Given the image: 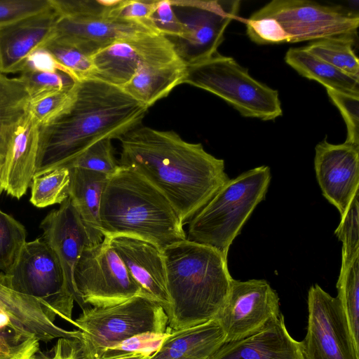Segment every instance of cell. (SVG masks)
I'll return each instance as SVG.
<instances>
[{"label": "cell", "mask_w": 359, "mask_h": 359, "mask_svg": "<svg viewBox=\"0 0 359 359\" xmlns=\"http://www.w3.org/2000/svg\"><path fill=\"white\" fill-rule=\"evenodd\" d=\"M172 330L215 319L228 297L233 278L227 257L217 249L185 239L163 251Z\"/></svg>", "instance_id": "3957f363"}, {"label": "cell", "mask_w": 359, "mask_h": 359, "mask_svg": "<svg viewBox=\"0 0 359 359\" xmlns=\"http://www.w3.org/2000/svg\"><path fill=\"white\" fill-rule=\"evenodd\" d=\"M55 70H60L65 72L57 63L50 53L42 46L34 50L28 57L22 72Z\"/></svg>", "instance_id": "ee69618b"}, {"label": "cell", "mask_w": 359, "mask_h": 359, "mask_svg": "<svg viewBox=\"0 0 359 359\" xmlns=\"http://www.w3.org/2000/svg\"><path fill=\"white\" fill-rule=\"evenodd\" d=\"M73 87L55 91L30 101L29 114L39 126L50 121L67 106L72 97Z\"/></svg>", "instance_id": "8d00e7d4"}, {"label": "cell", "mask_w": 359, "mask_h": 359, "mask_svg": "<svg viewBox=\"0 0 359 359\" xmlns=\"http://www.w3.org/2000/svg\"><path fill=\"white\" fill-rule=\"evenodd\" d=\"M182 83L219 97L245 117L269 121L283 114L278 90L255 79L233 58L218 53L187 65Z\"/></svg>", "instance_id": "52a82bcc"}, {"label": "cell", "mask_w": 359, "mask_h": 359, "mask_svg": "<svg viewBox=\"0 0 359 359\" xmlns=\"http://www.w3.org/2000/svg\"><path fill=\"white\" fill-rule=\"evenodd\" d=\"M326 90L346 123L347 137L345 142L359 146V95Z\"/></svg>", "instance_id": "74e56055"}, {"label": "cell", "mask_w": 359, "mask_h": 359, "mask_svg": "<svg viewBox=\"0 0 359 359\" xmlns=\"http://www.w3.org/2000/svg\"><path fill=\"white\" fill-rule=\"evenodd\" d=\"M246 32L250 40L259 45L289 42L280 25L271 18H249Z\"/></svg>", "instance_id": "ab89813d"}, {"label": "cell", "mask_w": 359, "mask_h": 359, "mask_svg": "<svg viewBox=\"0 0 359 359\" xmlns=\"http://www.w3.org/2000/svg\"><path fill=\"white\" fill-rule=\"evenodd\" d=\"M353 44L354 36L344 35L318 40L305 48L317 57L359 79V60Z\"/></svg>", "instance_id": "83f0119b"}, {"label": "cell", "mask_w": 359, "mask_h": 359, "mask_svg": "<svg viewBox=\"0 0 359 359\" xmlns=\"http://www.w3.org/2000/svg\"><path fill=\"white\" fill-rule=\"evenodd\" d=\"M211 359H305L301 342L289 333L280 313L257 332L225 342Z\"/></svg>", "instance_id": "ffe728a7"}, {"label": "cell", "mask_w": 359, "mask_h": 359, "mask_svg": "<svg viewBox=\"0 0 359 359\" xmlns=\"http://www.w3.org/2000/svg\"><path fill=\"white\" fill-rule=\"evenodd\" d=\"M51 8L50 0H0V27Z\"/></svg>", "instance_id": "f35d334b"}, {"label": "cell", "mask_w": 359, "mask_h": 359, "mask_svg": "<svg viewBox=\"0 0 359 359\" xmlns=\"http://www.w3.org/2000/svg\"><path fill=\"white\" fill-rule=\"evenodd\" d=\"M58 18L52 7L0 27V72H22L28 57L53 37Z\"/></svg>", "instance_id": "d6986e66"}, {"label": "cell", "mask_w": 359, "mask_h": 359, "mask_svg": "<svg viewBox=\"0 0 359 359\" xmlns=\"http://www.w3.org/2000/svg\"><path fill=\"white\" fill-rule=\"evenodd\" d=\"M69 198L77 211L93 245L100 243L102 231L100 210L109 175L79 168H68Z\"/></svg>", "instance_id": "d4e9b609"}, {"label": "cell", "mask_w": 359, "mask_h": 359, "mask_svg": "<svg viewBox=\"0 0 359 359\" xmlns=\"http://www.w3.org/2000/svg\"><path fill=\"white\" fill-rule=\"evenodd\" d=\"M108 237L126 268L144 294L158 302L165 311L170 301L162 250L151 243L133 236Z\"/></svg>", "instance_id": "ac0fdd59"}, {"label": "cell", "mask_w": 359, "mask_h": 359, "mask_svg": "<svg viewBox=\"0 0 359 359\" xmlns=\"http://www.w3.org/2000/svg\"><path fill=\"white\" fill-rule=\"evenodd\" d=\"M69 170L57 167L34 175L30 187V202L37 208L61 204L69 198Z\"/></svg>", "instance_id": "f1b7e54d"}, {"label": "cell", "mask_w": 359, "mask_h": 359, "mask_svg": "<svg viewBox=\"0 0 359 359\" xmlns=\"http://www.w3.org/2000/svg\"><path fill=\"white\" fill-rule=\"evenodd\" d=\"M0 280L38 299L53 319L59 316L74 325V295L57 257L41 237L26 242L12 267L0 273Z\"/></svg>", "instance_id": "9c48e42d"}, {"label": "cell", "mask_w": 359, "mask_h": 359, "mask_svg": "<svg viewBox=\"0 0 359 359\" xmlns=\"http://www.w3.org/2000/svg\"><path fill=\"white\" fill-rule=\"evenodd\" d=\"M179 57L172 42L159 34L123 39L90 56L95 78L123 88L144 63Z\"/></svg>", "instance_id": "9a60e30c"}, {"label": "cell", "mask_w": 359, "mask_h": 359, "mask_svg": "<svg viewBox=\"0 0 359 359\" xmlns=\"http://www.w3.org/2000/svg\"><path fill=\"white\" fill-rule=\"evenodd\" d=\"M0 311L15 326L46 343L55 339L76 338L79 334L78 329L69 331L57 326L38 299L13 290L1 280Z\"/></svg>", "instance_id": "44dd1931"}, {"label": "cell", "mask_w": 359, "mask_h": 359, "mask_svg": "<svg viewBox=\"0 0 359 359\" xmlns=\"http://www.w3.org/2000/svg\"><path fill=\"white\" fill-rule=\"evenodd\" d=\"M79 336L58 339L55 348L78 359H100L115 346L144 333L165 334L168 316L162 306L141 294L122 303L82 309L74 325Z\"/></svg>", "instance_id": "5b68a950"}, {"label": "cell", "mask_w": 359, "mask_h": 359, "mask_svg": "<svg viewBox=\"0 0 359 359\" xmlns=\"http://www.w3.org/2000/svg\"><path fill=\"white\" fill-rule=\"evenodd\" d=\"M41 238L54 252L75 298L74 271L85 247L93 245L69 198L50 212L40 224Z\"/></svg>", "instance_id": "e0dca14e"}, {"label": "cell", "mask_w": 359, "mask_h": 359, "mask_svg": "<svg viewBox=\"0 0 359 359\" xmlns=\"http://www.w3.org/2000/svg\"><path fill=\"white\" fill-rule=\"evenodd\" d=\"M170 2L182 23L183 32L179 37L168 39L186 65L199 62L217 53L224 32L237 15L241 3L236 0Z\"/></svg>", "instance_id": "8fae6325"}, {"label": "cell", "mask_w": 359, "mask_h": 359, "mask_svg": "<svg viewBox=\"0 0 359 359\" xmlns=\"http://www.w3.org/2000/svg\"><path fill=\"white\" fill-rule=\"evenodd\" d=\"M58 13L53 39L91 56L116 41L158 34L143 22L113 15L119 0H50Z\"/></svg>", "instance_id": "ba28073f"}, {"label": "cell", "mask_w": 359, "mask_h": 359, "mask_svg": "<svg viewBox=\"0 0 359 359\" xmlns=\"http://www.w3.org/2000/svg\"><path fill=\"white\" fill-rule=\"evenodd\" d=\"M30 101L20 77L10 78L0 72V184L16 133L30 114Z\"/></svg>", "instance_id": "484cf974"}, {"label": "cell", "mask_w": 359, "mask_h": 359, "mask_svg": "<svg viewBox=\"0 0 359 359\" xmlns=\"http://www.w3.org/2000/svg\"><path fill=\"white\" fill-rule=\"evenodd\" d=\"M20 78L24 82L30 100L46 94L70 88L76 80L69 74L60 71H24Z\"/></svg>", "instance_id": "d590c367"}, {"label": "cell", "mask_w": 359, "mask_h": 359, "mask_svg": "<svg viewBox=\"0 0 359 359\" xmlns=\"http://www.w3.org/2000/svg\"><path fill=\"white\" fill-rule=\"evenodd\" d=\"M119 165L140 174L170 201L184 224L229 180L223 159L173 130L139 126L118 139Z\"/></svg>", "instance_id": "6da1fadb"}, {"label": "cell", "mask_w": 359, "mask_h": 359, "mask_svg": "<svg viewBox=\"0 0 359 359\" xmlns=\"http://www.w3.org/2000/svg\"><path fill=\"white\" fill-rule=\"evenodd\" d=\"M157 1L119 0L118 3L113 8V13L118 18L143 22L152 27L149 18L156 7Z\"/></svg>", "instance_id": "7bdbcfd3"}, {"label": "cell", "mask_w": 359, "mask_h": 359, "mask_svg": "<svg viewBox=\"0 0 359 359\" xmlns=\"http://www.w3.org/2000/svg\"><path fill=\"white\" fill-rule=\"evenodd\" d=\"M67 168H79L111 176L120 168L114 156L111 140H100L83 150L65 165Z\"/></svg>", "instance_id": "1f68e13d"}, {"label": "cell", "mask_w": 359, "mask_h": 359, "mask_svg": "<svg viewBox=\"0 0 359 359\" xmlns=\"http://www.w3.org/2000/svg\"><path fill=\"white\" fill-rule=\"evenodd\" d=\"M100 217L104 236L138 238L162 251L187 239L184 224L168 198L142 175L121 166L108 179Z\"/></svg>", "instance_id": "277c9868"}, {"label": "cell", "mask_w": 359, "mask_h": 359, "mask_svg": "<svg viewBox=\"0 0 359 359\" xmlns=\"http://www.w3.org/2000/svg\"><path fill=\"white\" fill-rule=\"evenodd\" d=\"M338 299L353 339L359 347V257L341 268L337 283Z\"/></svg>", "instance_id": "f546056e"}, {"label": "cell", "mask_w": 359, "mask_h": 359, "mask_svg": "<svg viewBox=\"0 0 359 359\" xmlns=\"http://www.w3.org/2000/svg\"><path fill=\"white\" fill-rule=\"evenodd\" d=\"M167 334L168 332L165 334L144 333L134 336L113 347L105 356L128 352L151 355L159 348Z\"/></svg>", "instance_id": "b9f144b4"}, {"label": "cell", "mask_w": 359, "mask_h": 359, "mask_svg": "<svg viewBox=\"0 0 359 359\" xmlns=\"http://www.w3.org/2000/svg\"><path fill=\"white\" fill-rule=\"evenodd\" d=\"M271 178L270 168L261 165L229 179L191 219L187 239L227 257L233 240L264 199Z\"/></svg>", "instance_id": "8992f818"}, {"label": "cell", "mask_w": 359, "mask_h": 359, "mask_svg": "<svg viewBox=\"0 0 359 359\" xmlns=\"http://www.w3.org/2000/svg\"><path fill=\"white\" fill-rule=\"evenodd\" d=\"M149 22L158 34L167 38L179 37L182 34V23L175 13L170 0L157 1Z\"/></svg>", "instance_id": "60d3db41"}, {"label": "cell", "mask_w": 359, "mask_h": 359, "mask_svg": "<svg viewBox=\"0 0 359 359\" xmlns=\"http://www.w3.org/2000/svg\"><path fill=\"white\" fill-rule=\"evenodd\" d=\"M25 226L0 209V270L8 271L14 264L24 245Z\"/></svg>", "instance_id": "d6a6232c"}, {"label": "cell", "mask_w": 359, "mask_h": 359, "mask_svg": "<svg viewBox=\"0 0 359 359\" xmlns=\"http://www.w3.org/2000/svg\"><path fill=\"white\" fill-rule=\"evenodd\" d=\"M51 352L53 353V355L50 357L39 353L37 354L36 358L37 359H78L61 352L55 347H53ZM150 357V355H146L138 352H128L109 355L100 359H149Z\"/></svg>", "instance_id": "f6af8a7d"}, {"label": "cell", "mask_w": 359, "mask_h": 359, "mask_svg": "<svg viewBox=\"0 0 359 359\" xmlns=\"http://www.w3.org/2000/svg\"><path fill=\"white\" fill-rule=\"evenodd\" d=\"M280 313L278 294L266 280L233 279L215 319L230 342L257 332Z\"/></svg>", "instance_id": "5bb4252c"}, {"label": "cell", "mask_w": 359, "mask_h": 359, "mask_svg": "<svg viewBox=\"0 0 359 359\" xmlns=\"http://www.w3.org/2000/svg\"><path fill=\"white\" fill-rule=\"evenodd\" d=\"M225 343V334L215 318L200 325L172 330L149 359H211Z\"/></svg>", "instance_id": "603a6c76"}, {"label": "cell", "mask_w": 359, "mask_h": 359, "mask_svg": "<svg viewBox=\"0 0 359 359\" xmlns=\"http://www.w3.org/2000/svg\"><path fill=\"white\" fill-rule=\"evenodd\" d=\"M307 304L306 334L301 342L305 359H359L338 299L316 284L309 288Z\"/></svg>", "instance_id": "4fadbf2b"}, {"label": "cell", "mask_w": 359, "mask_h": 359, "mask_svg": "<svg viewBox=\"0 0 359 359\" xmlns=\"http://www.w3.org/2000/svg\"><path fill=\"white\" fill-rule=\"evenodd\" d=\"M2 192V190H1V184H0V194H1Z\"/></svg>", "instance_id": "bcb514c9"}, {"label": "cell", "mask_w": 359, "mask_h": 359, "mask_svg": "<svg viewBox=\"0 0 359 359\" xmlns=\"http://www.w3.org/2000/svg\"><path fill=\"white\" fill-rule=\"evenodd\" d=\"M186 70L187 65L179 57L146 62L122 88L149 108L182 84Z\"/></svg>", "instance_id": "cb8c5ba5"}, {"label": "cell", "mask_w": 359, "mask_h": 359, "mask_svg": "<svg viewBox=\"0 0 359 359\" xmlns=\"http://www.w3.org/2000/svg\"><path fill=\"white\" fill-rule=\"evenodd\" d=\"M260 18L275 19L287 35L289 43L354 36L359 25L358 13L306 0H273L250 17Z\"/></svg>", "instance_id": "7c38bea8"}, {"label": "cell", "mask_w": 359, "mask_h": 359, "mask_svg": "<svg viewBox=\"0 0 359 359\" xmlns=\"http://www.w3.org/2000/svg\"><path fill=\"white\" fill-rule=\"evenodd\" d=\"M39 124L29 114L17 132L1 180V190L20 199L35 173L39 145Z\"/></svg>", "instance_id": "7402d4cb"}, {"label": "cell", "mask_w": 359, "mask_h": 359, "mask_svg": "<svg viewBox=\"0 0 359 359\" xmlns=\"http://www.w3.org/2000/svg\"><path fill=\"white\" fill-rule=\"evenodd\" d=\"M285 61L301 76L318 81L326 89L359 95V79L317 57L305 47L290 48Z\"/></svg>", "instance_id": "4316f807"}, {"label": "cell", "mask_w": 359, "mask_h": 359, "mask_svg": "<svg viewBox=\"0 0 359 359\" xmlns=\"http://www.w3.org/2000/svg\"><path fill=\"white\" fill-rule=\"evenodd\" d=\"M359 203L357 194L341 217L335 234L342 243L341 265L346 267L359 257Z\"/></svg>", "instance_id": "e575fe53"}, {"label": "cell", "mask_w": 359, "mask_h": 359, "mask_svg": "<svg viewBox=\"0 0 359 359\" xmlns=\"http://www.w3.org/2000/svg\"><path fill=\"white\" fill-rule=\"evenodd\" d=\"M36 356H37V355H36ZM35 359H37V358H36H36H35Z\"/></svg>", "instance_id": "7dc6e473"}, {"label": "cell", "mask_w": 359, "mask_h": 359, "mask_svg": "<svg viewBox=\"0 0 359 359\" xmlns=\"http://www.w3.org/2000/svg\"><path fill=\"white\" fill-rule=\"evenodd\" d=\"M43 47L50 53L63 70L76 81L91 76L93 69L90 57L77 48L53 38Z\"/></svg>", "instance_id": "836d02e7"}, {"label": "cell", "mask_w": 359, "mask_h": 359, "mask_svg": "<svg viewBox=\"0 0 359 359\" xmlns=\"http://www.w3.org/2000/svg\"><path fill=\"white\" fill-rule=\"evenodd\" d=\"M39 341L0 311V359H35L40 352Z\"/></svg>", "instance_id": "4dcf8cb0"}, {"label": "cell", "mask_w": 359, "mask_h": 359, "mask_svg": "<svg viewBox=\"0 0 359 359\" xmlns=\"http://www.w3.org/2000/svg\"><path fill=\"white\" fill-rule=\"evenodd\" d=\"M148 107L122 88L95 78L76 81L67 106L39 127L35 173L60 167L95 142L141 125Z\"/></svg>", "instance_id": "7a4b0ae2"}, {"label": "cell", "mask_w": 359, "mask_h": 359, "mask_svg": "<svg viewBox=\"0 0 359 359\" xmlns=\"http://www.w3.org/2000/svg\"><path fill=\"white\" fill-rule=\"evenodd\" d=\"M74 284L75 302L82 309L111 306L144 294L108 236L84 248L74 268Z\"/></svg>", "instance_id": "30bf717a"}, {"label": "cell", "mask_w": 359, "mask_h": 359, "mask_svg": "<svg viewBox=\"0 0 359 359\" xmlns=\"http://www.w3.org/2000/svg\"><path fill=\"white\" fill-rule=\"evenodd\" d=\"M314 168L324 197L346 212L359 188V146L324 140L315 148Z\"/></svg>", "instance_id": "2e32d148"}]
</instances>
